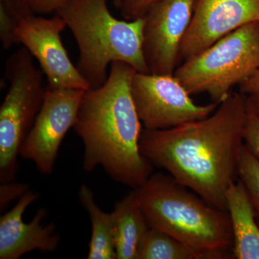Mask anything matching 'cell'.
Segmentation results:
<instances>
[{
  "mask_svg": "<svg viewBox=\"0 0 259 259\" xmlns=\"http://www.w3.org/2000/svg\"><path fill=\"white\" fill-rule=\"evenodd\" d=\"M247 96L232 93L206 118L163 130H143L140 150L153 166L207 202L227 211L236 182L248 111Z\"/></svg>",
  "mask_w": 259,
  "mask_h": 259,
  "instance_id": "6da1fadb",
  "label": "cell"
},
{
  "mask_svg": "<svg viewBox=\"0 0 259 259\" xmlns=\"http://www.w3.org/2000/svg\"><path fill=\"white\" fill-rule=\"evenodd\" d=\"M136 69L115 61L105 83L84 91L73 126L83 145V168L100 166L116 182L137 188L153 166L140 150L142 122L131 93Z\"/></svg>",
  "mask_w": 259,
  "mask_h": 259,
  "instance_id": "7a4b0ae2",
  "label": "cell"
},
{
  "mask_svg": "<svg viewBox=\"0 0 259 259\" xmlns=\"http://www.w3.org/2000/svg\"><path fill=\"white\" fill-rule=\"evenodd\" d=\"M133 191L151 226L187 245L200 259L234 258L227 211L209 204L171 175L152 174Z\"/></svg>",
  "mask_w": 259,
  "mask_h": 259,
  "instance_id": "3957f363",
  "label": "cell"
},
{
  "mask_svg": "<svg viewBox=\"0 0 259 259\" xmlns=\"http://www.w3.org/2000/svg\"><path fill=\"white\" fill-rule=\"evenodd\" d=\"M107 1L67 0L55 11L74 35L79 51L76 67L90 90L105 83L107 67L115 61L149 73L144 54V18L118 20Z\"/></svg>",
  "mask_w": 259,
  "mask_h": 259,
  "instance_id": "277c9868",
  "label": "cell"
},
{
  "mask_svg": "<svg viewBox=\"0 0 259 259\" xmlns=\"http://www.w3.org/2000/svg\"><path fill=\"white\" fill-rule=\"evenodd\" d=\"M259 68V22L245 25L184 61L175 77L190 95L206 93L221 104Z\"/></svg>",
  "mask_w": 259,
  "mask_h": 259,
  "instance_id": "5b68a950",
  "label": "cell"
},
{
  "mask_svg": "<svg viewBox=\"0 0 259 259\" xmlns=\"http://www.w3.org/2000/svg\"><path fill=\"white\" fill-rule=\"evenodd\" d=\"M25 47L7 59L5 76L10 89L0 107V182H13L20 149L44 103L47 88Z\"/></svg>",
  "mask_w": 259,
  "mask_h": 259,
  "instance_id": "8992f818",
  "label": "cell"
},
{
  "mask_svg": "<svg viewBox=\"0 0 259 259\" xmlns=\"http://www.w3.org/2000/svg\"><path fill=\"white\" fill-rule=\"evenodd\" d=\"M131 93L144 129L171 128L208 117L219 104L197 105L175 75L136 71Z\"/></svg>",
  "mask_w": 259,
  "mask_h": 259,
  "instance_id": "52a82bcc",
  "label": "cell"
},
{
  "mask_svg": "<svg viewBox=\"0 0 259 259\" xmlns=\"http://www.w3.org/2000/svg\"><path fill=\"white\" fill-rule=\"evenodd\" d=\"M84 91L47 88L44 103L20 149V156L33 162L37 171H54L59 148L73 127Z\"/></svg>",
  "mask_w": 259,
  "mask_h": 259,
  "instance_id": "ba28073f",
  "label": "cell"
},
{
  "mask_svg": "<svg viewBox=\"0 0 259 259\" xmlns=\"http://www.w3.org/2000/svg\"><path fill=\"white\" fill-rule=\"evenodd\" d=\"M66 27L57 15L44 18L33 14L18 22L16 35L20 44L38 61L47 77V88L87 91L90 89L88 81L70 60L61 40Z\"/></svg>",
  "mask_w": 259,
  "mask_h": 259,
  "instance_id": "9c48e42d",
  "label": "cell"
},
{
  "mask_svg": "<svg viewBox=\"0 0 259 259\" xmlns=\"http://www.w3.org/2000/svg\"><path fill=\"white\" fill-rule=\"evenodd\" d=\"M197 0H161L144 17V54L151 74L173 75L181 44L188 30Z\"/></svg>",
  "mask_w": 259,
  "mask_h": 259,
  "instance_id": "30bf717a",
  "label": "cell"
},
{
  "mask_svg": "<svg viewBox=\"0 0 259 259\" xmlns=\"http://www.w3.org/2000/svg\"><path fill=\"white\" fill-rule=\"evenodd\" d=\"M259 22V0H197L181 44L179 61H185L248 24Z\"/></svg>",
  "mask_w": 259,
  "mask_h": 259,
  "instance_id": "8fae6325",
  "label": "cell"
},
{
  "mask_svg": "<svg viewBox=\"0 0 259 259\" xmlns=\"http://www.w3.org/2000/svg\"><path fill=\"white\" fill-rule=\"evenodd\" d=\"M38 199V194L28 190L11 210L0 218V259H18L33 250L42 253L56 251L60 236L55 224L44 225L47 209H37L30 223H25L24 212Z\"/></svg>",
  "mask_w": 259,
  "mask_h": 259,
  "instance_id": "7c38bea8",
  "label": "cell"
},
{
  "mask_svg": "<svg viewBox=\"0 0 259 259\" xmlns=\"http://www.w3.org/2000/svg\"><path fill=\"white\" fill-rule=\"evenodd\" d=\"M226 204L233 233V257L259 259V226L249 196L241 180L228 189Z\"/></svg>",
  "mask_w": 259,
  "mask_h": 259,
  "instance_id": "4fadbf2b",
  "label": "cell"
},
{
  "mask_svg": "<svg viewBox=\"0 0 259 259\" xmlns=\"http://www.w3.org/2000/svg\"><path fill=\"white\" fill-rule=\"evenodd\" d=\"M113 220L116 259H138L140 245L151 225L131 191L116 202Z\"/></svg>",
  "mask_w": 259,
  "mask_h": 259,
  "instance_id": "5bb4252c",
  "label": "cell"
},
{
  "mask_svg": "<svg viewBox=\"0 0 259 259\" xmlns=\"http://www.w3.org/2000/svg\"><path fill=\"white\" fill-rule=\"evenodd\" d=\"M80 202L86 209L92 224V236L89 244V259H116L113 220L111 213L100 208L90 187L83 185L79 191Z\"/></svg>",
  "mask_w": 259,
  "mask_h": 259,
  "instance_id": "9a60e30c",
  "label": "cell"
},
{
  "mask_svg": "<svg viewBox=\"0 0 259 259\" xmlns=\"http://www.w3.org/2000/svg\"><path fill=\"white\" fill-rule=\"evenodd\" d=\"M138 259H200L190 247L168 233L150 227L140 245Z\"/></svg>",
  "mask_w": 259,
  "mask_h": 259,
  "instance_id": "2e32d148",
  "label": "cell"
},
{
  "mask_svg": "<svg viewBox=\"0 0 259 259\" xmlns=\"http://www.w3.org/2000/svg\"><path fill=\"white\" fill-rule=\"evenodd\" d=\"M238 174L249 196L259 226V159L245 145L242 151Z\"/></svg>",
  "mask_w": 259,
  "mask_h": 259,
  "instance_id": "e0dca14e",
  "label": "cell"
},
{
  "mask_svg": "<svg viewBox=\"0 0 259 259\" xmlns=\"http://www.w3.org/2000/svg\"><path fill=\"white\" fill-rule=\"evenodd\" d=\"M18 20L0 3V40L5 50L20 44L16 35Z\"/></svg>",
  "mask_w": 259,
  "mask_h": 259,
  "instance_id": "ac0fdd59",
  "label": "cell"
},
{
  "mask_svg": "<svg viewBox=\"0 0 259 259\" xmlns=\"http://www.w3.org/2000/svg\"><path fill=\"white\" fill-rule=\"evenodd\" d=\"M161 0H121L119 8L121 15L126 20L144 18L153 5Z\"/></svg>",
  "mask_w": 259,
  "mask_h": 259,
  "instance_id": "d6986e66",
  "label": "cell"
},
{
  "mask_svg": "<svg viewBox=\"0 0 259 259\" xmlns=\"http://www.w3.org/2000/svg\"><path fill=\"white\" fill-rule=\"evenodd\" d=\"M245 147L259 159V118L248 112L244 129Z\"/></svg>",
  "mask_w": 259,
  "mask_h": 259,
  "instance_id": "ffe728a7",
  "label": "cell"
},
{
  "mask_svg": "<svg viewBox=\"0 0 259 259\" xmlns=\"http://www.w3.org/2000/svg\"><path fill=\"white\" fill-rule=\"evenodd\" d=\"M29 190L28 185L13 182L2 184L0 187V209L4 210L7 206L15 199H20Z\"/></svg>",
  "mask_w": 259,
  "mask_h": 259,
  "instance_id": "44dd1931",
  "label": "cell"
},
{
  "mask_svg": "<svg viewBox=\"0 0 259 259\" xmlns=\"http://www.w3.org/2000/svg\"><path fill=\"white\" fill-rule=\"evenodd\" d=\"M67 0H27L29 7L34 14H47L56 11ZM114 3L119 8L121 0H114Z\"/></svg>",
  "mask_w": 259,
  "mask_h": 259,
  "instance_id": "7402d4cb",
  "label": "cell"
},
{
  "mask_svg": "<svg viewBox=\"0 0 259 259\" xmlns=\"http://www.w3.org/2000/svg\"><path fill=\"white\" fill-rule=\"evenodd\" d=\"M0 3L4 5L18 21L34 14L27 0H1Z\"/></svg>",
  "mask_w": 259,
  "mask_h": 259,
  "instance_id": "603a6c76",
  "label": "cell"
},
{
  "mask_svg": "<svg viewBox=\"0 0 259 259\" xmlns=\"http://www.w3.org/2000/svg\"><path fill=\"white\" fill-rule=\"evenodd\" d=\"M238 88L240 93L246 96L259 95V68L254 74L241 83Z\"/></svg>",
  "mask_w": 259,
  "mask_h": 259,
  "instance_id": "cb8c5ba5",
  "label": "cell"
},
{
  "mask_svg": "<svg viewBox=\"0 0 259 259\" xmlns=\"http://www.w3.org/2000/svg\"><path fill=\"white\" fill-rule=\"evenodd\" d=\"M246 102L248 112L259 118V95L247 96Z\"/></svg>",
  "mask_w": 259,
  "mask_h": 259,
  "instance_id": "d4e9b609",
  "label": "cell"
}]
</instances>
